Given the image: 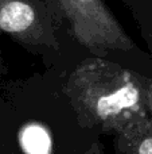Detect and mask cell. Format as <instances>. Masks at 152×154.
I'll return each mask as SVG.
<instances>
[{
  "label": "cell",
  "instance_id": "cell-1",
  "mask_svg": "<svg viewBox=\"0 0 152 154\" xmlns=\"http://www.w3.org/2000/svg\"><path fill=\"white\" fill-rule=\"evenodd\" d=\"M65 92L83 127L118 133L150 116L147 79L104 58H86L75 66Z\"/></svg>",
  "mask_w": 152,
  "mask_h": 154
},
{
  "label": "cell",
  "instance_id": "cell-2",
  "mask_svg": "<svg viewBox=\"0 0 152 154\" xmlns=\"http://www.w3.org/2000/svg\"><path fill=\"white\" fill-rule=\"evenodd\" d=\"M61 27L94 54L131 51L133 41L104 0H48Z\"/></svg>",
  "mask_w": 152,
  "mask_h": 154
},
{
  "label": "cell",
  "instance_id": "cell-3",
  "mask_svg": "<svg viewBox=\"0 0 152 154\" xmlns=\"http://www.w3.org/2000/svg\"><path fill=\"white\" fill-rule=\"evenodd\" d=\"M59 29L48 0H0V35L26 48L57 50Z\"/></svg>",
  "mask_w": 152,
  "mask_h": 154
},
{
  "label": "cell",
  "instance_id": "cell-4",
  "mask_svg": "<svg viewBox=\"0 0 152 154\" xmlns=\"http://www.w3.org/2000/svg\"><path fill=\"white\" fill-rule=\"evenodd\" d=\"M116 154H152V118L131 122L115 137Z\"/></svg>",
  "mask_w": 152,
  "mask_h": 154
},
{
  "label": "cell",
  "instance_id": "cell-5",
  "mask_svg": "<svg viewBox=\"0 0 152 154\" xmlns=\"http://www.w3.org/2000/svg\"><path fill=\"white\" fill-rule=\"evenodd\" d=\"M152 42V0H123Z\"/></svg>",
  "mask_w": 152,
  "mask_h": 154
},
{
  "label": "cell",
  "instance_id": "cell-6",
  "mask_svg": "<svg viewBox=\"0 0 152 154\" xmlns=\"http://www.w3.org/2000/svg\"><path fill=\"white\" fill-rule=\"evenodd\" d=\"M147 104L150 109V115L152 118V81L147 79Z\"/></svg>",
  "mask_w": 152,
  "mask_h": 154
},
{
  "label": "cell",
  "instance_id": "cell-7",
  "mask_svg": "<svg viewBox=\"0 0 152 154\" xmlns=\"http://www.w3.org/2000/svg\"><path fill=\"white\" fill-rule=\"evenodd\" d=\"M85 154H102V152H101V147H100L98 143H93L85 152Z\"/></svg>",
  "mask_w": 152,
  "mask_h": 154
}]
</instances>
